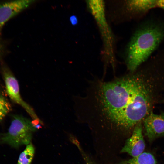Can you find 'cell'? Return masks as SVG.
I'll list each match as a JSON object with an SVG mask.
<instances>
[{
    "label": "cell",
    "instance_id": "5",
    "mask_svg": "<svg viewBox=\"0 0 164 164\" xmlns=\"http://www.w3.org/2000/svg\"><path fill=\"white\" fill-rule=\"evenodd\" d=\"M141 122L134 128L131 136L126 141L121 150L122 153H128L132 157L137 156L143 152L145 143L142 134Z\"/></svg>",
    "mask_w": 164,
    "mask_h": 164
},
{
    "label": "cell",
    "instance_id": "8",
    "mask_svg": "<svg viewBox=\"0 0 164 164\" xmlns=\"http://www.w3.org/2000/svg\"><path fill=\"white\" fill-rule=\"evenodd\" d=\"M87 3L91 12L98 23L108 44L111 42V35L105 17L104 4L102 0H89Z\"/></svg>",
    "mask_w": 164,
    "mask_h": 164
},
{
    "label": "cell",
    "instance_id": "4",
    "mask_svg": "<svg viewBox=\"0 0 164 164\" xmlns=\"http://www.w3.org/2000/svg\"><path fill=\"white\" fill-rule=\"evenodd\" d=\"M2 70L6 92L9 97L14 102L23 107L32 118L33 121L43 124L32 108L21 97L18 81L13 74L6 67H4Z\"/></svg>",
    "mask_w": 164,
    "mask_h": 164
},
{
    "label": "cell",
    "instance_id": "1",
    "mask_svg": "<svg viewBox=\"0 0 164 164\" xmlns=\"http://www.w3.org/2000/svg\"><path fill=\"white\" fill-rule=\"evenodd\" d=\"M146 83L133 73L110 81L91 80L77 100V114L92 129L126 134L151 111V90Z\"/></svg>",
    "mask_w": 164,
    "mask_h": 164
},
{
    "label": "cell",
    "instance_id": "10",
    "mask_svg": "<svg viewBox=\"0 0 164 164\" xmlns=\"http://www.w3.org/2000/svg\"><path fill=\"white\" fill-rule=\"evenodd\" d=\"M116 164H157L156 160L151 153L143 152L138 156Z\"/></svg>",
    "mask_w": 164,
    "mask_h": 164
},
{
    "label": "cell",
    "instance_id": "9",
    "mask_svg": "<svg viewBox=\"0 0 164 164\" xmlns=\"http://www.w3.org/2000/svg\"><path fill=\"white\" fill-rule=\"evenodd\" d=\"M157 0L127 1L126 4L130 10L135 12L145 14L149 10L157 7Z\"/></svg>",
    "mask_w": 164,
    "mask_h": 164
},
{
    "label": "cell",
    "instance_id": "11",
    "mask_svg": "<svg viewBox=\"0 0 164 164\" xmlns=\"http://www.w3.org/2000/svg\"><path fill=\"white\" fill-rule=\"evenodd\" d=\"M35 149L30 143L20 154L17 164H31L33 159Z\"/></svg>",
    "mask_w": 164,
    "mask_h": 164
},
{
    "label": "cell",
    "instance_id": "14",
    "mask_svg": "<svg viewBox=\"0 0 164 164\" xmlns=\"http://www.w3.org/2000/svg\"><path fill=\"white\" fill-rule=\"evenodd\" d=\"M157 7L161 8L164 10V0H157Z\"/></svg>",
    "mask_w": 164,
    "mask_h": 164
},
{
    "label": "cell",
    "instance_id": "7",
    "mask_svg": "<svg viewBox=\"0 0 164 164\" xmlns=\"http://www.w3.org/2000/svg\"><path fill=\"white\" fill-rule=\"evenodd\" d=\"M143 123L145 135L150 141L164 136V112L156 114L151 111Z\"/></svg>",
    "mask_w": 164,
    "mask_h": 164
},
{
    "label": "cell",
    "instance_id": "12",
    "mask_svg": "<svg viewBox=\"0 0 164 164\" xmlns=\"http://www.w3.org/2000/svg\"><path fill=\"white\" fill-rule=\"evenodd\" d=\"M11 110V107L8 101L3 96L0 95V121Z\"/></svg>",
    "mask_w": 164,
    "mask_h": 164
},
{
    "label": "cell",
    "instance_id": "6",
    "mask_svg": "<svg viewBox=\"0 0 164 164\" xmlns=\"http://www.w3.org/2000/svg\"><path fill=\"white\" fill-rule=\"evenodd\" d=\"M35 1L28 0H15L0 4V39L2 29L5 24Z\"/></svg>",
    "mask_w": 164,
    "mask_h": 164
},
{
    "label": "cell",
    "instance_id": "13",
    "mask_svg": "<svg viewBox=\"0 0 164 164\" xmlns=\"http://www.w3.org/2000/svg\"><path fill=\"white\" fill-rule=\"evenodd\" d=\"M79 150L85 164H97L90 156L85 152L82 148H79Z\"/></svg>",
    "mask_w": 164,
    "mask_h": 164
},
{
    "label": "cell",
    "instance_id": "2",
    "mask_svg": "<svg viewBox=\"0 0 164 164\" xmlns=\"http://www.w3.org/2000/svg\"><path fill=\"white\" fill-rule=\"evenodd\" d=\"M164 39V23H145L135 32L128 47L126 65L133 73L156 49Z\"/></svg>",
    "mask_w": 164,
    "mask_h": 164
},
{
    "label": "cell",
    "instance_id": "15",
    "mask_svg": "<svg viewBox=\"0 0 164 164\" xmlns=\"http://www.w3.org/2000/svg\"><path fill=\"white\" fill-rule=\"evenodd\" d=\"M70 20L71 24L73 25L76 24L77 22V18L74 16H71L70 18Z\"/></svg>",
    "mask_w": 164,
    "mask_h": 164
},
{
    "label": "cell",
    "instance_id": "16",
    "mask_svg": "<svg viewBox=\"0 0 164 164\" xmlns=\"http://www.w3.org/2000/svg\"><path fill=\"white\" fill-rule=\"evenodd\" d=\"M1 45L0 44V57L1 56V53H2V50H1Z\"/></svg>",
    "mask_w": 164,
    "mask_h": 164
},
{
    "label": "cell",
    "instance_id": "3",
    "mask_svg": "<svg viewBox=\"0 0 164 164\" xmlns=\"http://www.w3.org/2000/svg\"><path fill=\"white\" fill-rule=\"evenodd\" d=\"M41 125H36L32 121L21 115H14L8 132L0 137V143L16 148L28 145L31 143L33 133L39 129Z\"/></svg>",
    "mask_w": 164,
    "mask_h": 164
}]
</instances>
